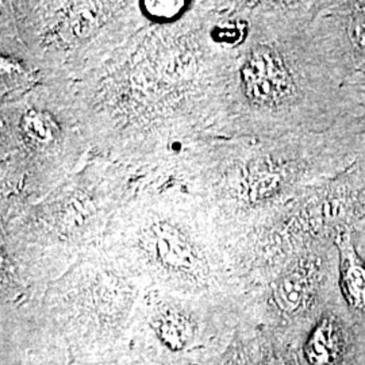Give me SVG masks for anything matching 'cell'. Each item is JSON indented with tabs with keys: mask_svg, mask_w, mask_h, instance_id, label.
I'll list each match as a JSON object with an SVG mask.
<instances>
[{
	"mask_svg": "<svg viewBox=\"0 0 365 365\" xmlns=\"http://www.w3.org/2000/svg\"><path fill=\"white\" fill-rule=\"evenodd\" d=\"M184 3L182 1H167V0H157V1H145V10L150 16L158 19H168L180 13Z\"/></svg>",
	"mask_w": 365,
	"mask_h": 365,
	"instance_id": "obj_7",
	"label": "cell"
},
{
	"mask_svg": "<svg viewBox=\"0 0 365 365\" xmlns=\"http://www.w3.org/2000/svg\"><path fill=\"white\" fill-rule=\"evenodd\" d=\"M262 365H289L287 360L276 353H271V354H267L262 360Z\"/></svg>",
	"mask_w": 365,
	"mask_h": 365,
	"instance_id": "obj_11",
	"label": "cell"
},
{
	"mask_svg": "<svg viewBox=\"0 0 365 365\" xmlns=\"http://www.w3.org/2000/svg\"><path fill=\"white\" fill-rule=\"evenodd\" d=\"M357 170L360 173V182H361V192H363V200L365 205V150L364 153L357 160Z\"/></svg>",
	"mask_w": 365,
	"mask_h": 365,
	"instance_id": "obj_12",
	"label": "cell"
},
{
	"mask_svg": "<svg viewBox=\"0 0 365 365\" xmlns=\"http://www.w3.org/2000/svg\"><path fill=\"white\" fill-rule=\"evenodd\" d=\"M331 319H325L307 344V357L313 365H330L339 356L341 336Z\"/></svg>",
	"mask_w": 365,
	"mask_h": 365,
	"instance_id": "obj_5",
	"label": "cell"
},
{
	"mask_svg": "<svg viewBox=\"0 0 365 365\" xmlns=\"http://www.w3.org/2000/svg\"><path fill=\"white\" fill-rule=\"evenodd\" d=\"M319 16L351 76L365 69V1H324Z\"/></svg>",
	"mask_w": 365,
	"mask_h": 365,
	"instance_id": "obj_2",
	"label": "cell"
},
{
	"mask_svg": "<svg viewBox=\"0 0 365 365\" xmlns=\"http://www.w3.org/2000/svg\"><path fill=\"white\" fill-rule=\"evenodd\" d=\"M27 130L30 134H33V137L39 138V140H45L48 138V134L51 135V126H48L49 123L39 115H31L27 118Z\"/></svg>",
	"mask_w": 365,
	"mask_h": 365,
	"instance_id": "obj_9",
	"label": "cell"
},
{
	"mask_svg": "<svg viewBox=\"0 0 365 365\" xmlns=\"http://www.w3.org/2000/svg\"><path fill=\"white\" fill-rule=\"evenodd\" d=\"M144 252L165 274L190 282H203L207 274L203 257L192 242L170 226H157L144 241Z\"/></svg>",
	"mask_w": 365,
	"mask_h": 365,
	"instance_id": "obj_3",
	"label": "cell"
},
{
	"mask_svg": "<svg viewBox=\"0 0 365 365\" xmlns=\"http://www.w3.org/2000/svg\"><path fill=\"white\" fill-rule=\"evenodd\" d=\"M357 122L365 140V69L352 75L346 81L344 93V115Z\"/></svg>",
	"mask_w": 365,
	"mask_h": 365,
	"instance_id": "obj_6",
	"label": "cell"
},
{
	"mask_svg": "<svg viewBox=\"0 0 365 365\" xmlns=\"http://www.w3.org/2000/svg\"><path fill=\"white\" fill-rule=\"evenodd\" d=\"M146 349L160 356L185 361L207 344L210 330L195 313L173 303H158L144 321Z\"/></svg>",
	"mask_w": 365,
	"mask_h": 365,
	"instance_id": "obj_1",
	"label": "cell"
},
{
	"mask_svg": "<svg viewBox=\"0 0 365 365\" xmlns=\"http://www.w3.org/2000/svg\"><path fill=\"white\" fill-rule=\"evenodd\" d=\"M217 365H250V361L242 344L240 341H235L225 353H222Z\"/></svg>",
	"mask_w": 365,
	"mask_h": 365,
	"instance_id": "obj_8",
	"label": "cell"
},
{
	"mask_svg": "<svg viewBox=\"0 0 365 365\" xmlns=\"http://www.w3.org/2000/svg\"><path fill=\"white\" fill-rule=\"evenodd\" d=\"M359 230L344 229L334 237L339 253L341 288L353 310L365 313V261L354 248V235Z\"/></svg>",
	"mask_w": 365,
	"mask_h": 365,
	"instance_id": "obj_4",
	"label": "cell"
},
{
	"mask_svg": "<svg viewBox=\"0 0 365 365\" xmlns=\"http://www.w3.org/2000/svg\"><path fill=\"white\" fill-rule=\"evenodd\" d=\"M185 361H180V360H173V359H168L164 356H160L155 352H150L146 349V352L141 356L140 360V365H182Z\"/></svg>",
	"mask_w": 365,
	"mask_h": 365,
	"instance_id": "obj_10",
	"label": "cell"
}]
</instances>
